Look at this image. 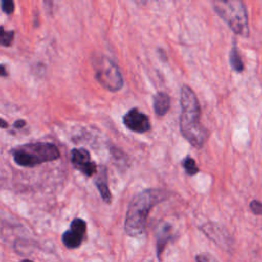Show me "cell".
Instances as JSON below:
<instances>
[{"mask_svg": "<svg viewBox=\"0 0 262 262\" xmlns=\"http://www.w3.org/2000/svg\"><path fill=\"white\" fill-rule=\"evenodd\" d=\"M23 262H33V261H30V260H24Z\"/></svg>", "mask_w": 262, "mask_h": 262, "instance_id": "7402d4cb", "label": "cell"}, {"mask_svg": "<svg viewBox=\"0 0 262 262\" xmlns=\"http://www.w3.org/2000/svg\"><path fill=\"white\" fill-rule=\"evenodd\" d=\"M152 104L155 113L158 116L163 117L167 114V112L170 108V97L167 93L160 91L154 96Z\"/></svg>", "mask_w": 262, "mask_h": 262, "instance_id": "7c38bea8", "label": "cell"}, {"mask_svg": "<svg viewBox=\"0 0 262 262\" xmlns=\"http://www.w3.org/2000/svg\"><path fill=\"white\" fill-rule=\"evenodd\" d=\"M57 146L50 142H34L18 146L13 150L14 162L23 167H35L37 165L52 162L59 158Z\"/></svg>", "mask_w": 262, "mask_h": 262, "instance_id": "3957f363", "label": "cell"}, {"mask_svg": "<svg viewBox=\"0 0 262 262\" xmlns=\"http://www.w3.org/2000/svg\"><path fill=\"white\" fill-rule=\"evenodd\" d=\"M201 229L203 232L216 244H218L223 249H230L231 247V239L230 236L227 234L224 228L219 226L215 223H206L204 224Z\"/></svg>", "mask_w": 262, "mask_h": 262, "instance_id": "9c48e42d", "label": "cell"}, {"mask_svg": "<svg viewBox=\"0 0 262 262\" xmlns=\"http://www.w3.org/2000/svg\"><path fill=\"white\" fill-rule=\"evenodd\" d=\"M7 127H8V123L3 119H0V128H7Z\"/></svg>", "mask_w": 262, "mask_h": 262, "instance_id": "44dd1931", "label": "cell"}, {"mask_svg": "<svg viewBox=\"0 0 262 262\" xmlns=\"http://www.w3.org/2000/svg\"><path fill=\"white\" fill-rule=\"evenodd\" d=\"M214 10L227 24V26L241 36L249 35L248 15L245 4L237 0L214 1Z\"/></svg>", "mask_w": 262, "mask_h": 262, "instance_id": "277c9868", "label": "cell"}, {"mask_svg": "<svg viewBox=\"0 0 262 262\" xmlns=\"http://www.w3.org/2000/svg\"><path fill=\"white\" fill-rule=\"evenodd\" d=\"M95 78L99 84L110 91H118L123 87V77L117 64L108 57L101 55L93 59Z\"/></svg>", "mask_w": 262, "mask_h": 262, "instance_id": "5b68a950", "label": "cell"}, {"mask_svg": "<svg viewBox=\"0 0 262 262\" xmlns=\"http://www.w3.org/2000/svg\"><path fill=\"white\" fill-rule=\"evenodd\" d=\"M86 231V223L80 218H76L71 223L70 230L62 234V243L69 249L78 248L84 237Z\"/></svg>", "mask_w": 262, "mask_h": 262, "instance_id": "ba28073f", "label": "cell"}, {"mask_svg": "<svg viewBox=\"0 0 262 262\" xmlns=\"http://www.w3.org/2000/svg\"><path fill=\"white\" fill-rule=\"evenodd\" d=\"M250 209L254 214L262 215V202L259 201H252L250 203Z\"/></svg>", "mask_w": 262, "mask_h": 262, "instance_id": "e0dca14e", "label": "cell"}, {"mask_svg": "<svg viewBox=\"0 0 262 262\" xmlns=\"http://www.w3.org/2000/svg\"><path fill=\"white\" fill-rule=\"evenodd\" d=\"M123 122L125 126L133 132L144 133L150 130V123L148 117L136 107L129 110L125 114V116L123 117Z\"/></svg>", "mask_w": 262, "mask_h": 262, "instance_id": "8992f818", "label": "cell"}, {"mask_svg": "<svg viewBox=\"0 0 262 262\" xmlns=\"http://www.w3.org/2000/svg\"><path fill=\"white\" fill-rule=\"evenodd\" d=\"M0 76L4 77V76H7V72H6V69L0 64Z\"/></svg>", "mask_w": 262, "mask_h": 262, "instance_id": "ffe728a7", "label": "cell"}, {"mask_svg": "<svg viewBox=\"0 0 262 262\" xmlns=\"http://www.w3.org/2000/svg\"><path fill=\"white\" fill-rule=\"evenodd\" d=\"M95 185L102 198V200L110 204L112 202V193L108 189V185H107V176H106V169L105 167H101V171L99 173V175L97 176L96 180H95Z\"/></svg>", "mask_w": 262, "mask_h": 262, "instance_id": "30bf717a", "label": "cell"}, {"mask_svg": "<svg viewBox=\"0 0 262 262\" xmlns=\"http://www.w3.org/2000/svg\"><path fill=\"white\" fill-rule=\"evenodd\" d=\"M1 7H2L3 12L10 14L14 10V3L11 0H3L1 2Z\"/></svg>", "mask_w": 262, "mask_h": 262, "instance_id": "2e32d148", "label": "cell"}, {"mask_svg": "<svg viewBox=\"0 0 262 262\" xmlns=\"http://www.w3.org/2000/svg\"><path fill=\"white\" fill-rule=\"evenodd\" d=\"M182 167L184 168L185 172H186L188 175H190V176L195 175V174L199 173V167L196 166L195 161H194L192 158L188 157V156L185 157L184 160L182 161Z\"/></svg>", "mask_w": 262, "mask_h": 262, "instance_id": "5bb4252c", "label": "cell"}, {"mask_svg": "<svg viewBox=\"0 0 262 262\" xmlns=\"http://www.w3.org/2000/svg\"><path fill=\"white\" fill-rule=\"evenodd\" d=\"M168 191L159 188H148L136 194L131 201L125 219V232L130 236L141 235L146 227L150 209L168 198Z\"/></svg>", "mask_w": 262, "mask_h": 262, "instance_id": "7a4b0ae2", "label": "cell"}, {"mask_svg": "<svg viewBox=\"0 0 262 262\" xmlns=\"http://www.w3.org/2000/svg\"><path fill=\"white\" fill-rule=\"evenodd\" d=\"M26 125V122L24 120H17L14 122V127L15 128H21Z\"/></svg>", "mask_w": 262, "mask_h": 262, "instance_id": "d6986e66", "label": "cell"}, {"mask_svg": "<svg viewBox=\"0 0 262 262\" xmlns=\"http://www.w3.org/2000/svg\"><path fill=\"white\" fill-rule=\"evenodd\" d=\"M71 161L73 166L86 176H92L96 173V165L91 160L90 154L85 148H75L71 151Z\"/></svg>", "mask_w": 262, "mask_h": 262, "instance_id": "52a82bcc", "label": "cell"}, {"mask_svg": "<svg viewBox=\"0 0 262 262\" xmlns=\"http://www.w3.org/2000/svg\"><path fill=\"white\" fill-rule=\"evenodd\" d=\"M195 261L196 262H216L214 257L211 256L210 254H207V253H203V254L198 255L196 258H195Z\"/></svg>", "mask_w": 262, "mask_h": 262, "instance_id": "ac0fdd59", "label": "cell"}, {"mask_svg": "<svg viewBox=\"0 0 262 262\" xmlns=\"http://www.w3.org/2000/svg\"><path fill=\"white\" fill-rule=\"evenodd\" d=\"M229 61H230V64L232 67V69L236 72H242L244 70V63H243V60L241 58V55L237 51V48H236V44L235 42L233 43L232 45V48H231V51H230V55H229Z\"/></svg>", "mask_w": 262, "mask_h": 262, "instance_id": "4fadbf2b", "label": "cell"}, {"mask_svg": "<svg viewBox=\"0 0 262 262\" xmlns=\"http://www.w3.org/2000/svg\"><path fill=\"white\" fill-rule=\"evenodd\" d=\"M180 131L182 136L194 147L200 148L208 138V130L201 123L199 100L187 85H183L180 95Z\"/></svg>", "mask_w": 262, "mask_h": 262, "instance_id": "6da1fadb", "label": "cell"}, {"mask_svg": "<svg viewBox=\"0 0 262 262\" xmlns=\"http://www.w3.org/2000/svg\"><path fill=\"white\" fill-rule=\"evenodd\" d=\"M14 38L13 31H6L2 26H0V45L8 47L12 44Z\"/></svg>", "mask_w": 262, "mask_h": 262, "instance_id": "9a60e30c", "label": "cell"}, {"mask_svg": "<svg viewBox=\"0 0 262 262\" xmlns=\"http://www.w3.org/2000/svg\"><path fill=\"white\" fill-rule=\"evenodd\" d=\"M172 235V227L167 224L164 223L162 225H160L159 229H158V233H157V254L158 257H161L168 241L170 239Z\"/></svg>", "mask_w": 262, "mask_h": 262, "instance_id": "8fae6325", "label": "cell"}]
</instances>
